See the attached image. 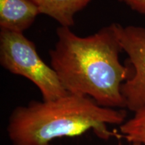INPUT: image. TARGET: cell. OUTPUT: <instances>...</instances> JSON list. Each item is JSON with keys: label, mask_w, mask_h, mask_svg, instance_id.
I'll list each match as a JSON object with an SVG mask.
<instances>
[{"label": "cell", "mask_w": 145, "mask_h": 145, "mask_svg": "<svg viewBox=\"0 0 145 145\" xmlns=\"http://www.w3.org/2000/svg\"><path fill=\"white\" fill-rule=\"evenodd\" d=\"M57 34L50 63L67 91L90 97L105 108H126L121 87L132 77L133 69L119 60L123 50L118 24L85 37L64 26L57 28Z\"/></svg>", "instance_id": "cell-1"}, {"label": "cell", "mask_w": 145, "mask_h": 145, "mask_svg": "<svg viewBox=\"0 0 145 145\" xmlns=\"http://www.w3.org/2000/svg\"><path fill=\"white\" fill-rule=\"evenodd\" d=\"M126 117L124 110L105 108L89 97L68 93L17 106L9 116L6 132L12 145H52L57 139L78 137L89 130L108 140L122 138L109 130L108 126H120Z\"/></svg>", "instance_id": "cell-2"}, {"label": "cell", "mask_w": 145, "mask_h": 145, "mask_svg": "<svg viewBox=\"0 0 145 145\" xmlns=\"http://www.w3.org/2000/svg\"><path fill=\"white\" fill-rule=\"evenodd\" d=\"M0 63L12 73L32 81L42 100H52L69 93L57 72L42 61L35 45L23 33L1 30Z\"/></svg>", "instance_id": "cell-3"}, {"label": "cell", "mask_w": 145, "mask_h": 145, "mask_svg": "<svg viewBox=\"0 0 145 145\" xmlns=\"http://www.w3.org/2000/svg\"><path fill=\"white\" fill-rule=\"evenodd\" d=\"M118 34L133 69L132 77L122 85L121 93L126 108L135 112L145 107V28L118 24Z\"/></svg>", "instance_id": "cell-4"}, {"label": "cell", "mask_w": 145, "mask_h": 145, "mask_svg": "<svg viewBox=\"0 0 145 145\" xmlns=\"http://www.w3.org/2000/svg\"><path fill=\"white\" fill-rule=\"evenodd\" d=\"M40 14L31 0H0L1 30L23 33Z\"/></svg>", "instance_id": "cell-5"}, {"label": "cell", "mask_w": 145, "mask_h": 145, "mask_svg": "<svg viewBox=\"0 0 145 145\" xmlns=\"http://www.w3.org/2000/svg\"><path fill=\"white\" fill-rule=\"evenodd\" d=\"M38 7L40 13L50 16L61 26L75 24V16L85 8L91 0H31Z\"/></svg>", "instance_id": "cell-6"}, {"label": "cell", "mask_w": 145, "mask_h": 145, "mask_svg": "<svg viewBox=\"0 0 145 145\" xmlns=\"http://www.w3.org/2000/svg\"><path fill=\"white\" fill-rule=\"evenodd\" d=\"M134 113L120 126V134L131 144L145 145V107Z\"/></svg>", "instance_id": "cell-7"}, {"label": "cell", "mask_w": 145, "mask_h": 145, "mask_svg": "<svg viewBox=\"0 0 145 145\" xmlns=\"http://www.w3.org/2000/svg\"><path fill=\"white\" fill-rule=\"evenodd\" d=\"M128 5L132 10L145 16V0H120Z\"/></svg>", "instance_id": "cell-8"}, {"label": "cell", "mask_w": 145, "mask_h": 145, "mask_svg": "<svg viewBox=\"0 0 145 145\" xmlns=\"http://www.w3.org/2000/svg\"><path fill=\"white\" fill-rule=\"evenodd\" d=\"M132 145H140V144H132Z\"/></svg>", "instance_id": "cell-9"}]
</instances>
